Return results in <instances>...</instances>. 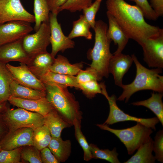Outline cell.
I'll return each mask as SVG.
<instances>
[{
	"label": "cell",
	"instance_id": "obj_21",
	"mask_svg": "<svg viewBox=\"0 0 163 163\" xmlns=\"http://www.w3.org/2000/svg\"><path fill=\"white\" fill-rule=\"evenodd\" d=\"M44 117V124L47 127L52 137H61L62 130L71 126L55 109Z\"/></svg>",
	"mask_w": 163,
	"mask_h": 163
},
{
	"label": "cell",
	"instance_id": "obj_25",
	"mask_svg": "<svg viewBox=\"0 0 163 163\" xmlns=\"http://www.w3.org/2000/svg\"><path fill=\"white\" fill-rule=\"evenodd\" d=\"M163 93L157 92L151 94V97L147 99L132 103L134 106H143L151 110L156 116L163 126Z\"/></svg>",
	"mask_w": 163,
	"mask_h": 163
},
{
	"label": "cell",
	"instance_id": "obj_44",
	"mask_svg": "<svg viewBox=\"0 0 163 163\" xmlns=\"http://www.w3.org/2000/svg\"><path fill=\"white\" fill-rule=\"evenodd\" d=\"M6 127H7L5 124L3 118V115L0 113V139L5 135L6 132Z\"/></svg>",
	"mask_w": 163,
	"mask_h": 163
},
{
	"label": "cell",
	"instance_id": "obj_6",
	"mask_svg": "<svg viewBox=\"0 0 163 163\" xmlns=\"http://www.w3.org/2000/svg\"><path fill=\"white\" fill-rule=\"evenodd\" d=\"M2 115L4 121L10 131L23 128H30L34 130L44 124L43 116L21 108L8 109Z\"/></svg>",
	"mask_w": 163,
	"mask_h": 163
},
{
	"label": "cell",
	"instance_id": "obj_23",
	"mask_svg": "<svg viewBox=\"0 0 163 163\" xmlns=\"http://www.w3.org/2000/svg\"><path fill=\"white\" fill-rule=\"evenodd\" d=\"M10 96L26 99H37L46 97V91L33 89L14 80L10 86Z\"/></svg>",
	"mask_w": 163,
	"mask_h": 163
},
{
	"label": "cell",
	"instance_id": "obj_2",
	"mask_svg": "<svg viewBox=\"0 0 163 163\" xmlns=\"http://www.w3.org/2000/svg\"><path fill=\"white\" fill-rule=\"evenodd\" d=\"M131 56L136 68V75L132 83L122 85L120 87L123 92L117 100L127 102L133 94L142 90L163 93V76L160 75L162 72V69H149L141 64L135 55L132 54Z\"/></svg>",
	"mask_w": 163,
	"mask_h": 163
},
{
	"label": "cell",
	"instance_id": "obj_29",
	"mask_svg": "<svg viewBox=\"0 0 163 163\" xmlns=\"http://www.w3.org/2000/svg\"><path fill=\"white\" fill-rule=\"evenodd\" d=\"M50 11L46 0H34V12L35 18L34 29L35 32L39 29L41 24L49 22Z\"/></svg>",
	"mask_w": 163,
	"mask_h": 163
},
{
	"label": "cell",
	"instance_id": "obj_28",
	"mask_svg": "<svg viewBox=\"0 0 163 163\" xmlns=\"http://www.w3.org/2000/svg\"><path fill=\"white\" fill-rule=\"evenodd\" d=\"M91 28L84 15H81L77 20L73 21L72 29L68 36L71 39L83 37L87 40H91L92 38V34L90 31Z\"/></svg>",
	"mask_w": 163,
	"mask_h": 163
},
{
	"label": "cell",
	"instance_id": "obj_11",
	"mask_svg": "<svg viewBox=\"0 0 163 163\" xmlns=\"http://www.w3.org/2000/svg\"><path fill=\"white\" fill-rule=\"evenodd\" d=\"M143 59L149 67L163 68V30L158 36L147 39L141 46Z\"/></svg>",
	"mask_w": 163,
	"mask_h": 163
},
{
	"label": "cell",
	"instance_id": "obj_37",
	"mask_svg": "<svg viewBox=\"0 0 163 163\" xmlns=\"http://www.w3.org/2000/svg\"><path fill=\"white\" fill-rule=\"evenodd\" d=\"M39 150L34 146H27L22 148L21 157L24 160L30 163H42Z\"/></svg>",
	"mask_w": 163,
	"mask_h": 163
},
{
	"label": "cell",
	"instance_id": "obj_40",
	"mask_svg": "<svg viewBox=\"0 0 163 163\" xmlns=\"http://www.w3.org/2000/svg\"><path fill=\"white\" fill-rule=\"evenodd\" d=\"M153 150L156 160L163 162V130H160L156 133L153 140Z\"/></svg>",
	"mask_w": 163,
	"mask_h": 163
},
{
	"label": "cell",
	"instance_id": "obj_9",
	"mask_svg": "<svg viewBox=\"0 0 163 163\" xmlns=\"http://www.w3.org/2000/svg\"><path fill=\"white\" fill-rule=\"evenodd\" d=\"M15 21L30 23L34 22L35 18L25 9L20 0H0V25Z\"/></svg>",
	"mask_w": 163,
	"mask_h": 163
},
{
	"label": "cell",
	"instance_id": "obj_1",
	"mask_svg": "<svg viewBox=\"0 0 163 163\" xmlns=\"http://www.w3.org/2000/svg\"><path fill=\"white\" fill-rule=\"evenodd\" d=\"M107 11L129 39L141 46L147 39L158 35L163 30L158 26L148 24L140 9L124 0H107Z\"/></svg>",
	"mask_w": 163,
	"mask_h": 163
},
{
	"label": "cell",
	"instance_id": "obj_34",
	"mask_svg": "<svg viewBox=\"0 0 163 163\" xmlns=\"http://www.w3.org/2000/svg\"><path fill=\"white\" fill-rule=\"evenodd\" d=\"M78 84V88L88 98H93L98 94H102L100 84H99L97 81L92 80Z\"/></svg>",
	"mask_w": 163,
	"mask_h": 163
},
{
	"label": "cell",
	"instance_id": "obj_30",
	"mask_svg": "<svg viewBox=\"0 0 163 163\" xmlns=\"http://www.w3.org/2000/svg\"><path fill=\"white\" fill-rule=\"evenodd\" d=\"M52 137L47 127L44 124L34 131L33 146L39 150L48 147Z\"/></svg>",
	"mask_w": 163,
	"mask_h": 163
},
{
	"label": "cell",
	"instance_id": "obj_10",
	"mask_svg": "<svg viewBox=\"0 0 163 163\" xmlns=\"http://www.w3.org/2000/svg\"><path fill=\"white\" fill-rule=\"evenodd\" d=\"M55 13H50L49 22L50 28V43L52 46L51 54L55 57L59 51L74 47L75 42L63 33L60 24L58 22Z\"/></svg>",
	"mask_w": 163,
	"mask_h": 163
},
{
	"label": "cell",
	"instance_id": "obj_26",
	"mask_svg": "<svg viewBox=\"0 0 163 163\" xmlns=\"http://www.w3.org/2000/svg\"><path fill=\"white\" fill-rule=\"evenodd\" d=\"M44 84L51 83L64 87L78 88L76 76L56 73L49 71L40 79Z\"/></svg>",
	"mask_w": 163,
	"mask_h": 163
},
{
	"label": "cell",
	"instance_id": "obj_13",
	"mask_svg": "<svg viewBox=\"0 0 163 163\" xmlns=\"http://www.w3.org/2000/svg\"><path fill=\"white\" fill-rule=\"evenodd\" d=\"M34 131L30 128H23L10 131L0 141L2 149L11 150L23 146H33Z\"/></svg>",
	"mask_w": 163,
	"mask_h": 163
},
{
	"label": "cell",
	"instance_id": "obj_42",
	"mask_svg": "<svg viewBox=\"0 0 163 163\" xmlns=\"http://www.w3.org/2000/svg\"><path fill=\"white\" fill-rule=\"evenodd\" d=\"M67 0H46L50 11L58 14L59 8Z\"/></svg>",
	"mask_w": 163,
	"mask_h": 163
},
{
	"label": "cell",
	"instance_id": "obj_8",
	"mask_svg": "<svg viewBox=\"0 0 163 163\" xmlns=\"http://www.w3.org/2000/svg\"><path fill=\"white\" fill-rule=\"evenodd\" d=\"M50 28L49 22L42 23L38 30L32 34H28L23 39L24 48L31 58L47 52L50 43Z\"/></svg>",
	"mask_w": 163,
	"mask_h": 163
},
{
	"label": "cell",
	"instance_id": "obj_3",
	"mask_svg": "<svg viewBox=\"0 0 163 163\" xmlns=\"http://www.w3.org/2000/svg\"><path fill=\"white\" fill-rule=\"evenodd\" d=\"M44 84L46 99L66 121L72 126L76 119L82 120L79 103L67 87L53 84Z\"/></svg>",
	"mask_w": 163,
	"mask_h": 163
},
{
	"label": "cell",
	"instance_id": "obj_22",
	"mask_svg": "<svg viewBox=\"0 0 163 163\" xmlns=\"http://www.w3.org/2000/svg\"><path fill=\"white\" fill-rule=\"evenodd\" d=\"M48 147L59 163L65 162L70 155L72 144L69 140L52 137Z\"/></svg>",
	"mask_w": 163,
	"mask_h": 163
},
{
	"label": "cell",
	"instance_id": "obj_33",
	"mask_svg": "<svg viewBox=\"0 0 163 163\" xmlns=\"http://www.w3.org/2000/svg\"><path fill=\"white\" fill-rule=\"evenodd\" d=\"M92 3V0H67L59 9V13L64 10L72 12L81 11L89 6Z\"/></svg>",
	"mask_w": 163,
	"mask_h": 163
},
{
	"label": "cell",
	"instance_id": "obj_12",
	"mask_svg": "<svg viewBox=\"0 0 163 163\" xmlns=\"http://www.w3.org/2000/svg\"><path fill=\"white\" fill-rule=\"evenodd\" d=\"M33 28L30 23L24 21L8 22L0 25V46L23 39Z\"/></svg>",
	"mask_w": 163,
	"mask_h": 163
},
{
	"label": "cell",
	"instance_id": "obj_38",
	"mask_svg": "<svg viewBox=\"0 0 163 163\" xmlns=\"http://www.w3.org/2000/svg\"><path fill=\"white\" fill-rule=\"evenodd\" d=\"M76 78L78 84L92 80H101L96 70L90 66L85 70H81L76 75Z\"/></svg>",
	"mask_w": 163,
	"mask_h": 163
},
{
	"label": "cell",
	"instance_id": "obj_45",
	"mask_svg": "<svg viewBox=\"0 0 163 163\" xmlns=\"http://www.w3.org/2000/svg\"><path fill=\"white\" fill-rule=\"evenodd\" d=\"M8 109L6 106V101L0 103V113H3L6 111Z\"/></svg>",
	"mask_w": 163,
	"mask_h": 163
},
{
	"label": "cell",
	"instance_id": "obj_7",
	"mask_svg": "<svg viewBox=\"0 0 163 163\" xmlns=\"http://www.w3.org/2000/svg\"><path fill=\"white\" fill-rule=\"evenodd\" d=\"M100 85L102 94L107 100L110 108L109 115L104 124L108 126L119 122L133 121L140 123L152 129L156 130L155 126L159 122L157 117L149 118H139L124 113L117 105L116 96L114 94L111 96L108 95L104 82L101 83Z\"/></svg>",
	"mask_w": 163,
	"mask_h": 163
},
{
	"label": "cell",
	"instance_id": "obj_18",
	"mask_svg": "<svg viewBox=\"0 0 163 163\" xmlns=\"http://www.w3.org/2000/svg\"><path fill=\"white\" fill-rule=\"evenodd\" d=\"M108 22L107 32V38L114 42L117 48L113 54L122 53L127 43L129 38L118 24L113 16L108 11L106 12Z\"/></svg>",
	"mask_w": 163,
	"mask_h": 163
},
{
	"label": "cell",
	"instance_id": "obj_31",
	"mask_svg": "<svg viewBox=\"0 0 163 163\" xmlns=\"http://www.w3.org/2000/svg\"><path fill=\"white\" fill-rule=\"evenodd\" d=\"M92 158L100 159L106 160L111 163H120L118 158V154L115 147L112 150L109 149H100L96 145L89 144Z\"/></svg>",
	"mask_w": 163,
	"mask_h": 163
},
{
	"label": "cell",
	"instance_id": "obj_17",
	"mask_svg": "<svg viewBox=\"0 0 163 163\" xmlns=\"http://www.w3.org/2000/svg\"><path fill=\"white\" fill-rule=\"evenodd\" d=\"M8 101L19 108L39 113L44 117L54 109L46 97L37 99H26L10 96Z\"/></svg>",
	"mask_w": 163,
	"mask_h": 163
},
{
	"label": "cell",
	"instance_id": "obj_20",
	"mask_svg": "<svg viewBox=\"0 0 163 163\" xmlns=\"http://www.w3.org/2000/svg\"><path fill=\"white\" fill-rule=\"evenodd\" d=\"M83 67L82 62L74 64L70 63L65 56L58 55L55 58L54 61L50 67L49 71L61 74L73 75H76Z\"/></svg>",
	"mask_w": 163,
	"mask_h": 163
},
{
	"label": "cell",
	"instance_id": "obj_14",
	"mask_svg": "<svg viewBox=\"0 0 163 163\" xmlns=\"http://www.w3.org/2000/svg\"><path fill=\"white\" fill-rule=\"evenodd\" d=\"M18 66L8 63L6 66L14 80L23 85L37 90L46 91L44 84L29 69L26 64L21 63Z\"/></svg>",
	"mask_w": 163,
	"mask_h": 163
},
{
	"label": "cell",
	"instance_id": "obj_19",
	"mask_svg": "<svg viewBox=\"0 0 163 163\" xmlns=\"http://www.w3.org/2000/svg\"><path fill=\"white\" fill-rule=\"evenodd\" d=\"M55 57L47 52L31 58L27 66L30 71L39 79L49 71Z\"/></svg>",
	"mask_w": 163,
	"mask_h": 163
},
{
	"label": "cell",
	"instance_id": "obj_43",
	"mask_svg": "<svg viewBox=\"0 0 163 163\" xmlns=\"http://www.w3.org/2000/svg\"><path fill=\"white\" fill-rule=\"evenodd\" d=\"M150 5L158 17L163 15V0H150Z\"/></svg>",
	"mask_w": 163,
	"mask_h": 163
},
{
	"label": "cell",
	"instance_id": "obj_41",
	"mask_svg": "<svg viewBox=\"0 0 163 163\" xmlns=\"http://www.w3.org/2000/svg\"><path fill=\"white\" fill-rule=\"evenodd\" d=\"M40 151V155L43 163H59L52 153L48 147H46Z\"/></svg>",
	"mask_w": 163,
	"mask_h": 163
},
{
	"label": "cell",
	"instance_id": "obj_35",
	"mask_svg": "<svg viewBox=\"0 0 163 163\" xmlns=\"http://www.w3.org/2000/svg\"><path fill=\"white\" fill-rule=\"evenodd\" d=\"M22 148L19 147L11 150L2 149L0 152V163H20Z\"/></svg>",
	"mask_w": 163,
	"mask_h": 163
},
{
	"label": "cell",
	"instance_id": "obj_5",
	"mask_svg": "<svg viewBox=\"0 0 163 163\" xmlns=\"http://www.w3.org/2000/svg\"><path fill=\"white\" fill-rule=\"evenodd\" d=\"M96 125L117 136L125 146L129 155H132L153 133L151 128L139 122H137L135 125L131 127L122 129H112L104 124H97Z\"/></svg>",
	"mask_w": 163,
	"mask_h": 163
},
{
	"label": "cell",
	"instance_id": "obj_46",
	"mask_svg": "<svg viewBox=\"0 0 163 163\" xmlns=\"http://www.w3.org/2000/svg\"><path fill=\"white\" fill-rule=\"evenodd\" d=\"M1 150H2V146H1V143L0 142V152Z\"/></svg>",
	"mask_w": 163,
	"mask_h": 163
},
{
	"label": "cell",
	"instance_id": "obj_4",
	"mask_svg": "<svg viewBox=\"0 0 163 163\" xmlns=\"http://www.w3.org/2000/svg\"><path fill=\"white\" fill-rule=\"evenodd\" d=\"M107 24L101 20L96 21L94 30L95 41L94 47L89 50L88 56L92 60L90 67L97 72L102 80L107 78L109 62L113 55L110 50L111 40L107 37Z\"/></svg>",
	"mask_w": 163,
	"mask_h": 163
},
{
	"label": "cell",
	"instance_id": "obj_15",
	"mask_svg": "<svg viewBox=\"0 0 163 163\" xmlns=\"http://www.w3.org/2000/svg\"><path fill=\"white\" fill-rule=\"evenodd\" d=\"M30 59L24 48L23 39L0 46V62L3 63L17 61L27 65Z\"/></svg>",
	"mask_w": 163,
	"mask_h": 163
},
{
	"label": "cell",
	"instance_id": "obj_32",
	"mask_svg": "<svg viewBox=\"0 0 163 163\" xmlns=\"http://www.w3.org/2000/svg\"><path fill=\"white\" fill-rule=\"evenodd\" d=\"M81 120L76 119L73 123L75 134L76 138L83 151V158L84 160L88 161L92 159L91 153L89 145L83 134L81 129Z\"/></svg>",
	"mask_w": 163,
	"mask_h": 163
},
{
	"label": "cell",
	"instance_id": "obj_39",
	"mask_svg": "<svg viewBox=\"0 0 163 163\" xmlns=\"http://www.w3.org/2000/svg\"><path fill=\"white\" fill-rule=\"evenodd\" d=\"M129 0L136 3V5L140 9L144 18L146 19L155 21L158 18L147 0Z\"/></svg>",
	"mask_w": 163,
	"mask_h": 163
},
{
	"label": "cell",
	"instance_id": "obj_36",
	"mask_svg": "<svg viewBox=\"0 0 163 163\" xmlns=\"http://www.w3.org/2000/svg\"><path fill=\"white\" fill-rule=\"evenodd\" d=\"M102 1V0H95L91 5L82 10L83 14L93 29L95 24V16L100 8Z\"/></svg>",
	"mask_w": 163,
	"mask_h": 163
},
{
	"label": "cell",
	"instance_id": "obj_24",
	"mask_svg": "<svg viewBox=\"0 0 163 163\" xmlns=\"http://www.w3.org/2000/svg\"><path fill=\"white\" fill-rule=\"evenodd\" d=\"M153 140L151 136L138 149L136 153L124 163H154L156 160L152 154Z\"/></svg>",
	"mask_w": 163,
	"mask_h": 163
},
{
	"label": "cell",
	"instance_id": "obj_16",
	"mask_svg": "<svg viewBox=\"0 0 163 163\" xmlns=\"http://www.w3.org/2000/svg\"><path fill=\"white\" fill-rule=\"evenodd\" d=\"M133 60L132 57L122 53L113 54L109 62L108 70L113 77L115 84L121 87L123 78L131 66Z\"/></svg>",
	"mask_w": 163,
	"mask_h": 163
},
{
	"label": "cell",
	"instance_id": "obj_27",
	"mask_svg": "<svg viewBox=\"0 0 163 163\" xmlns=\"http://www.w3.org/2000/svg\"><path fill=\"white\" fill-rule=\"evenodd\" d=\"M6 64L0 62V103L8 101L10 96V85L14 80Z\"/></svg>",
	"mask_w": 163,
	"mask_h": 163
}]
</instances>
